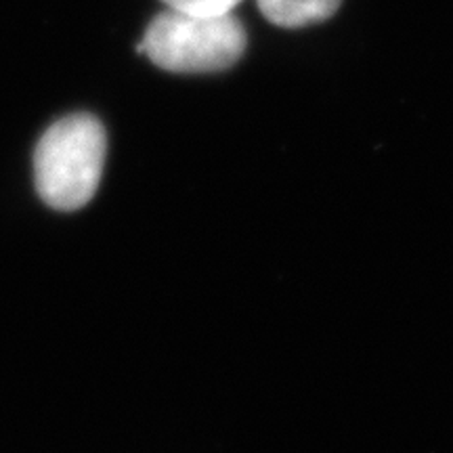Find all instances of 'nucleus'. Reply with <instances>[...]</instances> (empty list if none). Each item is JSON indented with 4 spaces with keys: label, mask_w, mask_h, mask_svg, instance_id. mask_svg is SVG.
Listing matches in <instances>:
<instances>
[{
    "label": "nucleus",
    "mask_w": 453,
    "mask_h": 453,
    "mask_svg": "<svg viewBox=\"0 0 453 453\" xmlns=\"http://www.w3.org/2000/svg\"><path fill=\"white\" fill-rule=\"evenodd\" d=\"M107 151L105 128L90 113H72L47 128L34 151V180L47 206L81 211L97 194Z\"/></svg>",
    "instance_id": "obj_1"
},
{
    "label": "nucleus",
    "mask_w": 453,
    "mask_h": 453,
    "mask_svg": "<svg viewBox=\"0 0 453 453\" xmlns=\"http://www.w3.org/2000/svg\"><path fill=\"white\" fill-rule=\"evenodd\" d=\"M246 47V30L234 13L196 15L168 9L147 26L137 53L164 72L214 73L235 65Z\"/></svg>",
    "instance_id": "obj_2"
},
{
    "label": "nucleus",
    "mask_w": 453,
    "mask_h": 453,
    "mask_svg": "<svg viewBox=\"0 0 453 453\" xmlns=\"http://www.w3.org/2000/svg\"><path fill=\"white\" fill-rule=\"evenodd\" d=\"M342 0H257L265 19L280 27H307L336 13Z\"/></svg>",
    "instance_id": "obj_3"
},
{
    "label": "nucleus",
    "mask_w": 453,
    "mask_h": 453,
    "mask_svg": "<svg viewBox=\"0 0 453 453\" xmlns=\"http://www.w3.org/2000/svg\"><path fill=\"white\" fill-rule=\"evenodd\" d=\"M168 9L185 11L196 15H223L234 13V9L242 0H162Z\"/></svg>",
    "instance_id": "obj_4"
}]
</instances>
